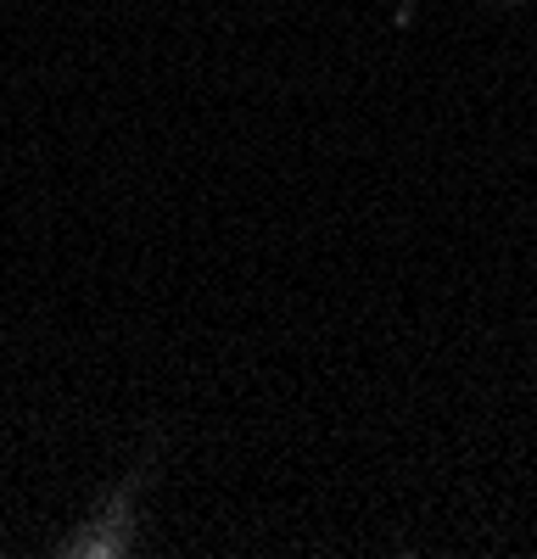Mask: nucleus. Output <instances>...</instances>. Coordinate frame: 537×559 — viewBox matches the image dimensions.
I'll list each match as a JSON object with an SVG mask.
<instances>
[{"label": "nucleus", "mask_w": 537, "mask_h": 559, "mask_svg": "<svg viewBox=\"0 0 537 559\" xmlns=\"http://www.w3.org/2000/svg\"><path fill=\"white\" fill-rule=\"evenodd\" d=\"M134 487H141V476H129L123 492L107 498L102 515L62 543V554L68 559H112V554H129V543H134V532H129V498H134Z\"/></svg>", "instance_id": "obj_1"}]
</instances>
